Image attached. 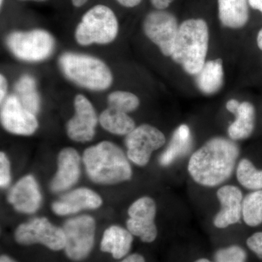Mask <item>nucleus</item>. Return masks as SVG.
Listing matches in <instances>:
<instances>
[{"mask_svg":"<svg viewBox=\"0 0 262 262\" xmlns=\"http://www.w3.org/2000/svg\"><path fill=\"white\" fill-rule=\"evenodd\" d=\"M239 155L238 146L233 141L213 138L191 156L188 171L196 184L216 187L230 178Z\"/></svg>","mask_w":262,"mask_h":262,"instance_id":"f257e3e1","label":"nucleus"},{"mask_svg":"<svg viewBox=\"0 0 262 262\" xmlns=\"http://www.w3.org/2000/svg\"><path fill=\"white\" fill-rule=\"evenodd\" d=\"M82 160L93 182L112 185L130 180L132 169L125 153L110 141H102L84 150Z\"/></svg>","mask_w":262,"mask_h":262,"instance_id":"f03ea898","label":"nucleus"},{"mask_svg":"<svg viewBox=\"0 0 262 262\" xmlns=\"http://www.w3.org/2000/svg\"><path fill=\"white\" fill-rule=\"evenodd\" d=\"M209 32L203 19H189L181 24L172 59L189 75H196L206 63Z\"/></svg>","mask_w":262,"mask_h":262,"instance_id":"7ed1b4c3","label":"nucleus"},{"mask_svg":"<svg viewBox=\"0 0 262 262\" xmlns=\"http://www.w3.org/2000/svg\"><path fill=\"white\" fill-rule=\"evenodd\" d=\"M59 64L67 78L84 89L103 91L113 82V75L107 66L94 57L64 53L60 57Z\"/></svg>","mask_w":262,"mask_h":262,"instance_id":"20e7f679","label":"nucleus"},{"mask_svg":"<svg viewBox=\"0 0 262 262\" xmlns=\"http://www.w3.org/2000/svg\"><path fill=\"white\" fill-rule=\"evenodd\" d=\"M118 22L113 10L103 5L90 9L77 26L75 38L82 46L113 42L118 33Z\"/></svg>","mask_w":262,"mask_h":262,"instance_id":"39448f33","label":"nucleus"},{"mask_svg":"<svg viewBox=\"0 0 262 262\" xmlns=\"http://www.w3.org/2000/svg\"><path fill=\"white\" fill-rule=\"evenodd\" d=\"M96 228V221L89 215L73 217L63 224L67 257L80 261L89 256L94 246Z\"/></svg>","mask_w":262,"mask_h":262,"instance_id":"423d86ee","label":"nucleus"},{"mask_svg":"<svg viewBox=\"0 0 262 262\" xmlns=\"http://www.w3.org/2000/svg\"><path fill=\"white\" fill-rule=\"evenodd\" d=\"M10 51L19 59L40 61L51 56L55 41L50 33L41 29L29 32H15L7 38Z\"/></svg>","mask_w":262,"mask_h":262,"instance_id":"0eeeda50","label":"nucleus"},{"mask_svg":"<svg viewBox=\"0 0 262 262\" xmlns=\"http://www.w3.org/2000/svg\"><path fill=\"white\" fill-rule=\"evenodd\" d=\"M15 239L20 245L42 244L53 250L64 249L66 239L62 228L53 225L48 219L34 218L17 227Z\"/></svg>","mask_w":262,"mask_h":262,"instance_id":"6e6552de","label":"nucleus"},{"mask_svg":"<svg viewBox=\"0 0 262 262\" xmlns=\"http://www.w3.org/2000/svg\"><path fill=\"white\" fill-rule=\"evenodd\" d=\"M165 137L157 127L144 124L131 131L125 139L127 156L136 165L145 166L151 154L165 144Z\"/></svg>","mask_w":262,"mask_h":262,"instance_id":"1a4fd4ad","label":"nucleus"},{"mask_svg":"<svg viewBox=\"0 0 262 262\" xmlns=\"http://www.w3.org/2000/svg\"><path fill=\"white\" fill-rule=\"evenodd\" d=\"M179 28L177 18L163 10L151 12L144 19V31L146 35L166 56H171Z\"/></svg>","mask_w":262,"mask_h":262,"instance_id":"9d476101","label":"nucleus"},{"mask_svg":"<svg viewBox=\"0 0 262 262\" xmlns=\"http://www.w3.org/2000/svg\"><path fill=\"white\" fill-rule=\"evenodd\" d=\"M156 212L155 202L149 196L136 200L128 208L127 229L133 235L140 237L143 242H153L158 236L155 223Z\"/></svg>","mask_w":262,"mask_h":262,"instance_id":"9b49d317","label":"nucleus"},{"mask_svg":"<svg viewBox=\"0 0 262 262\" xmlns=\"http://www.w3.org/2000/svg\"><path fill=\"white\" fill-rule=\"evenodd\" d=\"M1 122L5 130L15 135H32L38 127L36 115L24 107L15 95L3 101Z\"/></svg>","mask_w":262,"mask_h":262,"instance_id":"f8f14e48","label":"nucleus"},{"mask_svg":"<svg viewBox=\"0 0 262 262\" xmlns=\"http://www.w3.org/2000/svg\"><path fill=\"white\" fill-rule=\"evenodd\" d=\"M75 114L67 124V135L77 142L92 140L98 118L94 106L87 98L77 95L75 98Z\"/></svg>","mask_w":262,"mask_h":262,"instance_id":"ddd939ff","label":"nucleus"},{"mask_svg":"<svg viewBox=\"0 0 262 262\" xmlns=\"http://www.w3.org/2000/svg\"><path fill=\"white\" fill-rule=\"evenodd\" d=\"M80 177V157L77 150L64 148L58 156V170L50 184L52 192H65L75 186Z\"/></svg>","mask_w":262,"mask_h":262,"instance_id":"4468645a","label":"nucleus"},{"mask_svg":"<svg viewBox=\"0 0 262 262\" xmlns=\"http://www.w3.org/2000/svg\"><path fill=\"white\" fill-rule=\"evenodd\" d=\"M8 201L15 211L32 214L42 204V196L37 181L32 175L20 179L10 189Z\"/></svg>","mask_w":262,"mask_h":262,"instance_id":"2eb2a0df","label":"nucleus"},{"mask_svg":"<svg viewBox=\"0 0 262 262\" xmlns=\"http://www.w3.org/2000/svg\"><path fill=\"white\" fill-rule=\"evenodd\" d=\"M217 198L221 208L213 219L215 227L224 229L238 223L242 216L244 201L241 189L233 185L224 186L217 191Z\"/></svg>","mask_w":262,"mask_h":262,"instance_id":"dca6fc26","label":"nucleus"},{"mask_svg":"<svg viewBox=\"0 0 262 262\" xmlns=\"http://www.w3.org/2000/svg\"><path fill=\"white\" fill-rule=\"evenodd\" d=\"M102 205L101 196L89 188L81 187L63 194L52 204L58 215L75 214L84 210L97 209Z\"/></svg>","mask_w":262,"mask_h":262,"instance_id":"f3484780","label":"nucleus"},{"mask_svg":"<svg viewBox=\"0 0 262 262\" xmlns=\"http://www.w3.org/2000/svg\"><path fill=\"white\" fill-rule=\"evenodd\" d=\"M226 107L235 115L236 120L229 125L228 134L232 140H242L252 134L255 126V108L251 103H239L235 99L229 100Z\"/></svg>","mask_w":262,"mask_h":262,"instance_id":"a211bd4d","label":"nucleus"},{"mask_svg":"<svg viewBox=\"0 0 262 262\" xmlns=\"http://www.w3.org/2000/svg\"><path fill=\"white\" fill-rule=\"evenodd\" d=\"M133 234L128 229L119 226H111L103 232L101 242V250L111 253L116 259L125 257L132 246Z\"/></svg>","mask_w":262,"mask_h":262,"instance_id":"6ab92c4d","label":"nucleus"},{"mask_svg":"<svg viewBox=\"0 0 262 262\" xmlns=\"http://www.w3.org/2000/svg\"><path fill=\"white\" fill-rule=\"evenodd\" d=\"M192 146L190 129L187 125H181L174 131L168 147L162 153L159 163L162 166L171 165L181 157L186 155Z\"/></svg>","mask_w":262,"mask_h":262,"instance_id":"aec40b11","label":"nucleus"},{"mask_svg":"<svg viewBox=\"0 0 262 262\" xmlns=\"http://www.w3.org/2000/svg\"><path fill=\"white\" fill-rule=\"evenodd\" d=\"M219 16L222 24L232 29H239L249 18L248 0H218Z\"/></svg>","mask_w":262,"mask_h":262,"instance_id":"412c9836","label":"nucleus"},{"mask_svg":"<svg viewBox=\"0 0 262 262\" xmlns=\"http://www.w3.org/2000/svg\"><path fill=\"white\" fill-rule=\"evenodd\" d=\"M196 76V85L203 94L211 95L218 92L224 82L222 59L206 62Z\"/></svg>","mask_w":262,"mask_h":262,"instance_id":"4be33fe9","label":"nucleus"},{"mask_svg":"<svg viewBox=\"0 0 262 262\" xmlns=\"http://www.w3.org/2000/svg\"><path fill=\"white\" fill-rule=\"evenodd\" d=\"M99 122L105 130L115 135L127 136L136 128L135 122L127 113L112 107L101 114Z\"/></svg>","mask_w":262,"mask_h":262,"instance_id":"5701e85b","label":"nucleus"},{"mask_svg":"<svg viewBox=\"0 0 262 262\" xmlns=\"http://www.w3.org/2000/svg\"><path fill=\"white\" fill-rule=\"evenodd\" d=\"M15 96L24 107L34 115L39 113L40 100L37 91L36 82L32 77L24 75L15 85Z\"/></svg>","mask_w":262,"mask_h":262,"instance_id":"b1692460","label":"nucleus"},{"mask_svg":"<svg viewBox=\"0 0 262 262\" xmlns=\"http://www.w3.org/2000/svg\"><path fill=\"white\" fill-rule=\"evenodd\" d=\"M242 215L245 223L256 227L262 223V190L249 193L244 198Z\"/></svg>","mask_w":262,"mask_h":262,"instance_id":"393cba45","label":"nucleus"},{"mask_svg":"<svg viewBox=\"0 0 262 262\" xmlns=\"http://www.w3.org/2000/svg\"><path fill=\"white\" fill-rule=\"evenodd\" d=\"M237 178L243 187L251 190H262V170H258L248 159L239 161Z\"/></svg>","mask_w":262,"mask_h":262,"instance_id":"a878e982","label":"nucleus"},{"mask_svg":"<svg viewBox=\"0 0 262 262\" xmlns=\"http://www.w3.org/2000/svg\"><path fill=\"white\" fill-rule=\"evenodd\" d=\"M110 107L129 113L135 111L139 106V99L136 95L126 91H115L108 95Z\"/></svg>","mask_w":262,"mask_h":262,"instance_id":"bb28decb","label":"nucleus"},{"mask_svg":"<svg viewBox=\"0 0 262 262\" xmlns=\"http://www.w3.org/2000/svg\"><path fill=\"white\" fill-rule=\"evenodd\" d=\"M247 254L237 246L222 248L215 252L214 262H246Z\"/></svg>","mask_w":262,"mask_h":262,"instance_id":"cd10ccee","label":"nucleus"},{"mask_svg":"<svg viewBox=\"0 0 262 262\" xmlns=\"http://www.w3.org/2000/svg\"><path fill=\"white\" fill-rule=\"evenodd\" d=\"M11 181L10 163L4 152L0 153V186L5 189L9 186Z\"/></svg>","mask_w":262,"mask_h":262,"instance_id":"c85d7f7f","label":"nucleus"},{"mask_svg":"<svg viewBox=\"0 0 262 262\" xmlns=\"http://www.w3.org/2000/svg\"><path fill=\"white\" fill-rule=\"evenodd\" d=\"M247 246L262 260V232H256L248 237Z\"/></svg>","mask_w":262,"mask_h":262,"instance_id":"c756f323","label":"nucleus"},{"mask_svg":"<svg viewBox=\"0 0 262 262\" xmlns=\"http://www.w3.org/2000/svg\"><path fill=\"white\" fill-rule=\"evenodd\" d=\"M7 90H8V82H7L4 76L1 75L0 76V101H1V103H3V101H5Z\"/></svg>","mask_w":262,"mask_h":262,"instance_id":"7c9ffc66","label":"nucleus"},{"mask_svg":"<svg viewBox=\"0 0 262 262\" xmlns=\"http://www.w3.org/2000/svg\"><path fill=\"white\" fill-rule=\"evenodd\" d=\"M174 0H151V4L158 10H164L168 8Z\"/></svg>","mask_w":262,"mask_h":262,"instance_id":"2f4dec72","label":"nucleus"},{"mask_svg":"<svg viewBox=\"0 0 262 262\" xmlns=\"http://www.w3.org/2000/svg\"><path fill=\"white\" fill-rule=\"evenodd\" d=\"M120 262H146L144 256L139 253L129 255Z\"/></svg>","mask_w":262,"mask_h":262,"instance_id":"473e14b6","label":"nucleus"},{"mask_svg":"<svg viewBox=\"0 0 262 262\" xmlns=\"http://www.w3.org/2000/svg\"><path fill=\"white\" fill-rule=\"evenodd\" d=\"M122 6L126 8H134L140 4L142 0H117Z\"/></svg>","mask_w":262,"mask_h":262,"instance_id":"72a5a7b5","label":"nucleus"},{"mask_svg":"<svg viewBox=\"0 0 262 262\" xmlns=\"http://www.w3.org/2000/svg\"><path fill=\"white\" fill-rule=\"evenodd\" d=\"M250 6L262 13V0H248Z\"/></svg>","mask_w":262,"mask_h":262,"instance_id":"f704fd0d","label":"nucleus"},{"mask_svg":"<svg viewBox=\"0 0 262 262\" xmlns=\"http://www.w3.org/2000/svg\"><path fill=\"white\" fill-rule=\"evenodd\" d=\"M89 0H72V4L77 8H80L85 4Z\"/></svg>","mask_w":262,"mask_h":262,"instance_id":"c9c22d12","label":"nucleus"},{"mask_svg":"<svg viewBox=\"0 0 262 262\" xmlns=\"http://www.w3.org/2000/svg\"><path fill=\"white\" fill-rule=\"evenodd\" d=\"M0 262H17L15 260L13 259L10 256H6V255H3L0 258Z\"/></svg>","mask_w":262,"mask_h":262,"instance_id":"e433bc0d","label":"nucleus"},{"mask_svg":"<svg viewBox=\"0 0 262 262\" xmlns=\"http://www.w3.org/2000/svg\"><path fill=\"white\" fill-rule=\"evenodd\" d=\"M257 44L258 47L262 51V29L258 32L257 36Z\"/></svg>","mask_w":262,"mask_h":262,"instance_id":"4c0bfd02","label":"nucleus"},{"mask_svg":"<svg viewBox=\"0 0 262 262\" xmlns=\"http://www.w3.org/2000/svg\"><path fill=\"white\" fill-rule=\"evenodd\" d=\"M194 262H212L210 260L206 259V258H200V259L196 260Z\"/></svg>","mask_w":262,"mask_h":262,"instance_id":"58836bf2","label":"nucleus"},{"mask_svg":"<svg viewBox=\"0 0 262 262\" xmlns=\"http://www.w3.org/2000/svg\"><path fill=\"white\" fill-rule=\"evenodd\" d=\"M22 1L45 2L47 0H22Z\"/></svg>","mask_w":262,"mask_h":262,"instance_id":"ea45409f","label":"nucleus"},{"mask_svg":"<svg viewBox=\"0 0 262 262\" xmlns=\"http://www.w3.org/2000/svg\"><path fill=\"white\" fill-rule=\"evenodd\" d=\"M3 1H4V0H0V5H1V6L3 5Z\"/></svg>","mask_w":262,"mask_h":262,"instance_id":"a19ab883","label":"nucleus"}]
</instances>
